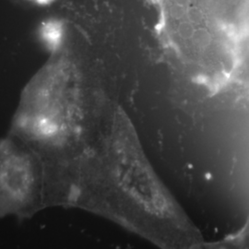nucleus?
Wrapping results in <instances>:
<instances>
[{
  "label": "nucleus",
  "instance_id": "1",
  "mask_svg": "<svg viewBox=\"0 0 249 249\" xmlns=\"http://www.w3.org/2000/svg\"><path fill=\"white\" fill-rule=\"evenodd\" d=\"M44 171L36 151L13 136L0 142V217L25 220L44 210Z\"/></svg>",
  "mask_w": 249,
  "mask_h": 249
}]
</instances>
